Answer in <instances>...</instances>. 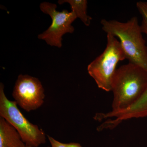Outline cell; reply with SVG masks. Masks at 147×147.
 Segmentation results:
<instances>
[{
	"label": "cell",
	"instance_id": "6",
	"mask_svg": "<svg viewBox=\"0 0 147 147\" xmlns=\"http://www.w3.org/2000/svg\"><path fill=\"white\" fill-rule=\"evenodd\" d=\"M45 90L41 82L36 77L20 74L18 76L12 96L21 108L30 112L40 108L44 102Z\"/></svg>",
	"mask_w": 147,
	"mask_h": 147
},
{
	"label": "cell",
	"instance_id": "3",
	"mask_svg": "<svg viewBox=\"0 0 147 147\" xmlns=\"http://www.w3.org/2000/svg\"><path fill=\"white\" fill-rule=\"evenodd\" d=\"M107 45L103 53L88 65V71L100 89L112 91L113 77L119 62L124 60L125 55L119 40L107 34Z\"/></svg>",
	"mask_w": 147,
	"mask_h": 147
},
{
	"label": "cell",
	"instance_id": "10",
	"mask_svg": "<svg viewBox=\"0 0 147 147\" xmlns=\"http://www.w3.org/2000/svg\"><path fill=\"white\" fill-rule=\"evenodd\" d=\"M136 6L142 16L141 28L142 33L146 34L147 36V2H137Z\"/></svg>",
	"mask_w": 147,
	"mask_h": 147
},
{
	"label": "cell",
	"instance_id": "1",
	"mask_svg": "<svg viewBox=\"0 0 147 147\" xmlns=\"http://www.w3.org/2000/svg\"><path fill=\"white\" fill-rule=\"evenodd\" d=\"M147 89V71L129 63L117 69L112 85V112L130 107L139 100Z\"/></svg>",
	"mask_w": 147,
	"mask_h": 147
},
{
	"label": "cell",
	"instance_id": "4",
	"mask_svg": "<svg viewBox=\"0 0 147 147\" xmlns=\"http://www.w3.org/2000/svg\"><path fill=\"white\" fill-rule=\"evenodd\" d=\"M0 116L16 129L27 146L38 147L46 143L44 131L25 117L15 101L7 98L5 93L4 86L1 83L0 84Z\"/></svg>",
	"mask_w": 147,
	"mask_h": 147
},
{
	"label": "cell",
	"instance_id": "7",
	"mask_svg": "<svg viewBox=\"0 0 147 147\" xmlns=\"http://www.w3.org/2000/svg\"><path fill=\"white\" fill-rule=\"evenodd\" d=\"M106 117L111 119L110 124L115 128L123 121L147 117V89L142 97L130 107L117 112L110 111L107 113Z\"/></svg>",
	"mask_w": 147,
	"mask_h": 147
},
{
	"label": "cell",
	"instance_id": "9",
	"mask_svg": "<svg viewBox=\"0 0 147 147\" xmlns=\"http://www.w3.org/2000/svg\"><path fill=\"white\" fill-rule=\"evenodd\" d=\"M68 3L70 5L71 11L76 14L77 18H79L87 26L91 24L92 18L87 13L88 1L86 0H63L58 1V3L62 5L64 3Z\"/></svg>",
	"mask_w": 147,
	"mask_h": 147
},
{
	"label": "cell",
	"instance_id": "5",
	"mask_svg": "<svg viewBox=\"0 0 147 147\" xmlns=\"http://www.w3.org/2000/svg\"><path fill=\"white\" fill-rule=\"evenodd\" d=\"M40 8L42 12L51 17L52 22L48 28L38 35V38L45 40L48 45L61 48L63 36L74 32L71 24L77 18L76 14L65 9L58 11L56 10L57 5L46 2L41 3Z\"/></svg>",
	"mask_w": 147,
	"mask_h": 147
},
{
	"label": "cell",
	"instance_id": "12",
	"mask_svg": "<svg viewBox=\"0 0 147 147\" xmlns=\"http://www.w3.org/2000/svg\"><path fill=\"white\" fill-rule=\"evenodd\" d=\"M26 147H30V146H26Z\"/></svg>",
	"mask_w": 147,
	"mask_h": 147
},
{
	"label": "cell",
	"instance_id": "8",
	"mask_svg": "<svg viewBox=\"0 0 147 147\" xmlns=\"http://www.w3.org/2000/svg\"><path fill=\"white\" fill-rule=\"evenodd\" d=\"M16 129L0 117V147H26Z\"/></svg>",
	"mask_w": 147,
	"mask_h": 147
},
{
	"label": "cell",
	"instance_id": "2",
	"mask_svg": "<svg viewBox=\"0 0 147 147\" xmlns=\"http://www.w3.org/2000/svg\"><path fill=\"white\" fill-rule=\"evenodd\" d=\"M100 24L107 34L119 40L129 63L147 71V46L137 17H132L126 22L102 19Z\"/></svg>",
	"mask_w": 147,
	"mask_h": 147
},
{
	"label": "cell",
	"instance_id": "11",
	"mask_svg": "<svg viewBox=\"0 0 147 147\" xmlns=\"http://www.w3.org/2000/svg\"><path fill=\"white\" fill-rule=\"evenodd\" d=\"M47 137L51 145V147H82L79 143H63L59 142L49 135L47 136Z\"/></svg>",
	"mask_w": 147,
	"mask_h": 147
}]
</instances>
